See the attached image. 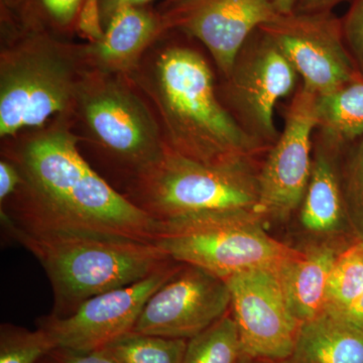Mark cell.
<instances>
[{
    "label": "cell",
    "instance_id": "cb8c5ba5",
    "mask_svg": "<svg viewBox=\"0 0 363 363\" xmlns=\"http://www.w3.org/2000/svg\"><path fill=\"white\" fill-rule=\"evenodd\" d=\"M357 142L340 175L347 220L363 240V138Z\"/></svg>",
    "mask_w": 363,
    "mask_h": 363
},
{
    "label": "cell",
    "instance_id": "d6a6232c",
    "mask_svg": "<svg viewBox=\"0 0 363 363\" xmlns=\"http://www.w3.org/2000/svg\"><path fill=\"white\" fill-rule=\"evenodd\" d=\"M149 1H150V0H113V4H112V6L116 7H116L123 6H140V4H145V2Z\"/></svg>",
    "mask_w": 363,
    "mask_h": 363
},
{
    "label": "cell",
    "instance_id": "f1b7e54d",
    "mask_svg": "<svg viewBox=\"0 0 363 363\" xmlns=\"http://www.w3.org/2000/svg\"><path fill=\"white\" fill-rule=\"evenodd\" d=\"M82 0H42L43 6L59 25L70 23L80 9Z\"/></svg>",
    "mask_w": 363,
    "mask_h": 363
},
{
    "label": "cell",
    "instance_id": "1f68e13d",
    "mask_svg": "<svg viewBox=\"0 0 363 363\" xmlns=\"http://www.w3.org/2000/svg\"><path fill=\"white\" fill-rule=\"evenodd\" d=\"M279 14H290L296 11L298 0H272Z\"/></svg>",
    "mask_w": 363,
    "mask_h": 363
},
{
    "label": "cell",
    "instance_id": "30bf717a",
    "mask_svg": "<svg viewBox=\"0 0 363 363\" xmlns=\"http://www.w3.org/2000/svg\"><path fill=\"white\" fill-rule=\"evenodd\" d=\"M317 94L301 86L286 111L285 125L259 169V211L283 219L302 204L312 169Z\"/></svg>",
    "mask_w": 363,
    "mask_h": 363
},
{
    "label": "cell",
    "instance_id": "6da1fadb",
    "mask_svg": "<svg viewBox=\"0 0 363 363\" xmlns=\"http://www.w3.org/2000/svg\"><path fill=\"white\" fill-rule=\"evenodd\" d=\"M77 142L59 124L28 138L6 157L20 169L23 183L9 200L11 210H1V220L26 230L154 243L157 221L95 173Z\"/></svg>",
    "mask_w": 363,
    "mask_h": 363
},
{
    "label": "cell",
    "instance_id": "7a4b0ae2",
    "mask_svg": "<svg viewBox=\"0 0 363 363\" xmlns=\"http://www.w3.org/2000/svg\"><path fill=\"white\" fill-rule=\"evenodd\" d=\"M147 87L164 143L182 156L209 164L255 162L272 147L250 135L222 104L211 69L194 50L160 52Z\"/></svg>",
    "mask_w": 363,
    "mask_h": 363
},
{
    "label": "cell",
    "instance_id": "5bb4252c",
    "mask_svg": "<svg viewBox=\"0 0 363 363\" xmlns=\"http://www.w3.org/2000/svg\"><path fill=\"white\" fill-rule=\"evenodd\" d=\"M277 16L272 0H182L173 23L200 40L227 77L248 38Z\"/></svg>",
    "mask_w": 363,
    "mask_h": 363
},
{
    "label": "cell",
    "instance_id": "5b68a950",
    "mask_svg": "<svg viewBox=\"0 0 363 363\" xmlns=\"http://www.w3.org/2000/svg\"><path fill=\"white\" fill-rule=\"evenodd\" d=\"M262 220L257 213L219 212L157 221L154 243L169 259L226 279L277 267L295 250L269 235Z\"/></svg>",
    "mask_w": 363,
    "mask_h": 363
},
{
    "label": "cell",
    "instance_id": "4dcf8cb0",
    "mask_svg": "<svg viewBox=\"0 0 363 363\" xmlns=\"http://www.w3.org/2000/svg\"><path fill=\"white\" fill-rule=\"evenodd\" d=\"M337 318V317H336ZM339 319L358 327L363 330V294L354 306Z\"/></svg>",
    "mask_w": 363,
    "mask_h": 363
},
{
    "label": "cell",
    "instance_id": "603a6c76",
    "mask_svg": "<svg viewBox=\"0 0 363 363\" xmlns=\"http://www.w3.org/2000/svg\"><path fill=\"white\" fill-rule=\"evenodd\" d=\"M55 350L49 334L39 327L35 331L7 323L0 327V363H38Z\"/></svg>",
    "mask_w": 363,
    "mask_h": 363
},
{
    "label": "cell",
    "instance_id": "4316f807",
    "mask_svg": "<svg viewBox=\"0 0 363 363\" xmlns=\"http://www.w3.org/2000/svg\"><path fill=\"white\" fill-rule=\"evenodd\" d=\"M45 358L52 363H119L104 350L90 352L55 350Z\"/></svg>",
    "mask_w": 363,
    "mask_h": 363
},
{
    "label": "cell",
    "instance_id": "2e32d148",
    "mask_svg": "<svg viewBox=\"0 0 363 363\" xmlns=\"http://www.w3.org/2000/svg\"><path fill=\"white\" fill-rule=\"evenodd\" d=\"M341 152L315 135L311 175L300 207L301 223L310 233H336L347 220L340 169L336 164Z\"/></svg>",
    "mask_w": 363,
    "mask_h": 363
},
{
    "label": "cell",
    "instance_id": "ac0fdd59",
    "mask_svg": "<svg viewBox=\"0 0 363 363\" xmlns=\"http://www.w3.org/2000/svg\"><path fill=\"white\" fill-rule=\"evenodd\" d=\"M288 363H363V330L322 313L301 326Z\"/></svg>",
    "mask_w": 363,
    "mask_h": 363
},
{
    "label": "cell",
    "instance_id": "484cf974",
    "mask_svg": "<svg viewBox=\"0 0 363 363\" xmlns=\"http://www.w3.org/2000/svg\"><path fill=\"white\" fill-rule=\"evenodd\" d=\"M78 28L93 44L104 38V32L100 23L99 1L85 0L78 18Z\"/></svg>",
    "mask_w": 363,
    "mask_h": 363
},
{
    "label": "cell",
    "instance_id": "83f0119b",
    "mask_svg": "<svg viewBox=\"0 0 363 363\" xmlns=\"http://www.w3.org/2000/svg\"><path fill=\"white\" fill-rule=\"evenodd\" d=\"M23 178L20 169L11 160H1L0 162V201L6 204L20 189Z\"/></svg>",
    "mask_w": 363,
    "mask_h": 363
},
{
    "label": "cell",
    "instance_id": "8992f818",
    "mask_svg": "<svg viewBox=\"0 0 363 363\" xmlns=\"http://www.w3.org/2000/svg\"><path fill=\"white\" fill-rule=\"evenodd\" d=\"M85 54L45 42L7 49L0 57V135L40 128L50 117L77 106Z\"/></svg>",
    "mask_w": 363,
    "mask_h": 363
},
{
    "label": "cell",
    "instance_id": "8fae6325",
    "mask_svg": "<svg viewBox=\"0 0 363 363\" xmlns=\"http://www.w3.org/2000/svg\"><path fill=\"white\" fill-rule=\"evenodd\" d=\"M278 266L238 272L225 281L245 355L286 362L292 357L302 324L286 304Z\"/></svg>",
    "mask_w": 363,
    "mask_h": 363
},
{
    "label": "cell",
    "instance_id": "9c48e42d",
    "mask_svg": "<svg viewBox=\"0 0 363 363\" xmlns=\"http://www.w3.org/2000/svg\"><path fill=\"white\" fill-rule=\"evenodd\" d=\"M292 64L303 86L317 95L331 92L362 74L333 11L279 14L260 26Z\"/></svg>",
    "mask_w": 363,
    "mask_h": 363
},
{
    "label": "cell",
    "instance_id": "836d02e7",
    "mask_svg": "<svg viewBox=\"0 0 363 363\" xmlns=\"http://www.w3.org/2000/svg\"><path fill=\"white\" fill-rule=\"evenodd\" d=\"M240 363H288L286 362H272V360L257 359V358H252L245 355V358L241 360Z\"/></svg>",
    "mask_w": 363,
    "mask_h": 363
},
{
    "label": "cell",
    "instance_id": "52a82bcc",
    "mask_svg": "<svg viewBox=\"0 0 363 363\" xmlns=\"http://www.w3.org/2000/svg\"><path fill=\"white\" fill-rule=\"evenodd\" d=\"M77 106L100 147L135 173L161 156V126L123 81L99 70L86 73Z\"/></svg>",
    "mask_w": 363,
    "mask_h": 363
},
{
    "label": "cell",
    "instance_id": "277c9868",
    "mask_svg": "<svg viewBox=\"0 0 363 363\" xmlns=\"http://www.w3.org/2000/svg\"><path fill=\"white\" fill-rule=\"evenodd\" d=\"M259 195L255 162L204 164L164 145L161 156L133 174L126 197L164 221L219 212L260 215Z\"/></svg>",
    "mask_w": 363,
    "mask_h": 363
},
{
    "label": "cell",
    "instance_id": "7c38bea8",
    "mask_svg": "<svg viewBox=\"0 0 363 363\" xmlns=\"http://www.w3.org/2000/svg\"><path fill=\"white\" fill-rule=\"evenodd\" d=\"M173 262L147 278L88 298L73 314H51L38 320V327L52 338L56 350L90 352L130 333L145 303L178 269Z\"/></svg>",
    "mask_w": 363,
    "mask_h": 363
},
{
    "label": "cell",
    "instance_id": "f546056e",
    "mask_svg": "<svg viewBox=\"0 0 363 363\" xmlns=\"http://www.w3.org/2000/svg\"><path fill=\"white\" fill-rule=\"evenodd\" d=\"M344 0H298L295 11L298 13H319L332 11Z\"/></svg>",
    "mask_w": 363,
    "mask_h": 363
},
{
    "label": "cell",
    "instance_id": "9a60e30c",
    "mask_svg": "<svg viewBox=\"0 0 363 363\" xmlns=\"http://www.w3.org/2000/svg\"><path fill=\"white\" fill-rule=\"evenodd\" d=\"M340 252L330 242L315 243L295 248L277 267L286 304L301 324L324 312L327 283Z\"/></svg>",
    "mask_w": 363,
    "mask_h": 363
},
{
    "label": "cell",
    "instance_id": "e0dca14e",
    "mask_svg": "<svg viewBox=\"0 0 363 363\" xmlns=\"http://www.w3.org/2000/svg\"><path fill=\"white\" fill-rule=\"evenodd\" d=\"M157 28L155 18L142 9L116 7L102 40L84 51L87 63L106 73H128L135 68Z\"/></svg>",
    "mask_w": 363,
    "mask_h": 363
},
{
    "label": "cell",
    "instance_id": "d4e9b609",
    "mask_svg": "<svg viewBox=\"0 0 363 363\" xmlns=\"http://www.w3.org/2000/svg\"><path fill=\"white\" fill-rule=\"evenodd\" d=\"M341 23L346 45L363 73V0H351Z\"/></svg>",
    "mask_w": 363,
    "mask_h": 363
},
{
    "label": "cell",
    "instance_id": "ba28073f",
    "mask_svg": "<svg viewBox=\"0 0 363 363\" xmlns=\"http://www.w3.org/2000/svg\"><path fill=\"white\" fill-rule=\"evenodd\" d=\"M300 76L274 40L257 28L242 45L226 77L231 114L250 135L272 147L279 140L274 108L292 94Z\"/></svg>",
    "mask_w": 363,
    "mask_h": 363
},
{
    "label": "cell",
    "instance_id": "7402d4cb",
    "mask_svg": "<svg viewBox=\"0 0 363 363\" xmlns=\"http://www.w3.org/2000/svg\"><path fill=\"white\" fill-rule=\"evenodd\" d=\"M187 341L131 331L102 350L119 363H183Z\"/></svg>",
    "mask_w": 363,
    "mask_h": 363
},
{
    "label": "cell",
    "instance_id": "ffe728a7",
    "mask_svg": "<svg viewBox=\"0 0 363 363\" xmlns=\"http://www.w3.org/2000/svg\"><path fill=\"white\" fill-rule=\"evenodd\" d=\"M363 294V240L344 248L332 267L324 312L340 318L350 311Z\"/></svg>",
    "mask_w": 363,
    "mask_h": 363
},
{
    "label": "cell",
    "instance_id": "4fadbf2b",
    "mask_svg": "<svg viewBox=\"0 0 363 363\" xmlns=\"http://www.w3.org/2000/svg\"><path fill=\"white\" fill-rule=\"evenodd\" d=\"M225 279L181 264L145 303L133 332L162 337H194L230 311Z\"/></svg>",
    "mask_w": 363,
    "mask_h": 363
},
{
    "label": "cell",
    "instance_id": "d6986e66",
    "mask_svg": "<svg viewBox=\"0 0 363 363\" xmlns=\"http://www.w3.org/2000/svg\"><path fill=\"white\" fill-rule=\"evenodd\" d=\"M317 135L342 150L363 138V73L331 92L317 95Z\"/></svg>",
    "mask_w": 363,
    "mask_h": 363
},
{
    "label": "cell",
    "instance_id": "3957f363",
    "mask_svg": "<svg viewBox=\"0 0 363 363\" xmlns=\"http://www.w3.org/2000/svg\"><path fill=\"white\" fill-rule=\"evenodd\" d=\"M35 255L51 283L52 314L70 316L88 298L142 281L175 260L155 243L64 231H30L1 220Z\"/></svg>",
    "mask_w": 363,
    "mask_h": 363
},
{
    "label": "cell",
    "instance_id": "44dd1931",
    "mask_svg": "<svg viewBox=\"0 0 363 363\" xmlns=\"http://www.w3.org/2000/svg\"><path fill=\"white\" fill-rule=\"evenodd\" d=\"M245 357L231 312L189 339L183 363H240Z\"/></svg>",
    "mask_w": 363,
    "mask_h": 363
}]
</instances>
